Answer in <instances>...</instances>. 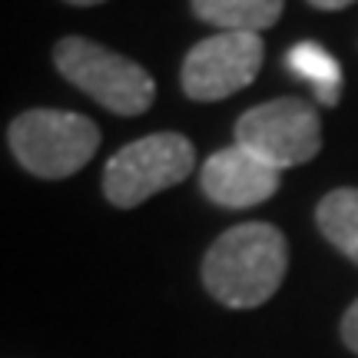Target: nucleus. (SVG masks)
I'll use <instances>...</instances> for the list:
<instances>
[{
	"mask_svg": "<svg viewBox=\"0 0 358 358\" xmlns=\"http://www.w3.org/2000/svg\"><path fill=\"white\" fill-rule=\"evenodd\" d=\"M289 268V243L272 222H239L206 249L199 275L226 308H259L279 292Z\"/></svg>",
	"mask_w": 358,
	"mask_h": 358,
	"instance_id": "nucleus-1",
	"label": "nucleus"
},
{
	"mask_svg": "<svg viewBox=\"0 0 358 358\" xmlns=\"http://www.w3.org/2000/svg\"><path fill=\"white\" fill-rule=\"evenodd\" d=\"M53 64L66 83L83 90L110 113L140 116L156 100V80L146 66L87 37H64L53 47Z\"/></svg>",
	"mask_w": 358,
	"mask_h": 358,
	"instance_id": "nucleus-2",
	"label": "nucleus"
},
{
	"mask_svg": "<svg viewBox=\"0 0 358 358\" xmlns=\"http://www.w3.org/2000/svg\"><path fill=\"white\" fill-rule=\"evenodd\" d=\"M13 159L40 179H66L100 150V127L70 110H27L7 127Z\"/></svg>",
	"mask_w": 358,
	"mask_h": 358,
	"instance_id": "nucleus-3",
	"label": "nucleus"
},
{
	"mask_svg": "<svg viewBox=\"0 0 358 358\" xmlns=\"http://www.w3.org/2000/svg\"><path fill=\"white\" fill-rule=\"evenodd\" d=\"M196 169V146L182 133L163 129L116 150L103 166V196L116 209H136L156 192L179 186Z\"/></svg>",
	"mask_w": 358,
	"mask_h": 358,
	"instance_id": "nucleus-4",
	"label": "nucleus"
},
{
	"mask_svg": "<svg viewBox=\"0 0 358 358\" xmlns=\"http://www.w3.org/2000/svg\"><path fill=\"white\" fill-rule=\"evenodd\" d=\"M236 143L272 169L302 166L322 150V116L299 96L259 103L236 120Z\"/></svg>",
	"mask_w": 358,
	"mask_h": 358,
	"instance_id": "nucleus-5",
	"label": "nucleus"
},
{
	"mask_svg": "<svg viewBox=\"0 0 358 358\" xmlns=\"http://www.w3.org/2000/svg\"><path fill=\"white\" fill-rule=\"evenodd\" d=\"M259 34H213L199 40L179 70L182 93L196 103H216L245 90L262 70Z\"/></svg>",
	"mask_w": 358,
	"mask_h": 358,
	"instance_id": "nucleus-6",
	"label": "nucleus"
},
{
	"mask_svg": "<svg viewBox=\"0 0 358 358\" xmlns=\"http://www.w3.org/2000/svg\"><path fill=\"white\" fill-rule=\"evenodd\" d=\"M282 186V173L262 163L256 153L232 143L216 150L199 169V189L213 206L222 209H252L272 199Z\"/></svg>",
	"mask_w": 358,
	"mask_h": 358,
	"instance_id": "nucleus-7",
	"label": "nucleus"
},
{
	"mask_svg": "<svg viewBox=\"0 0 358 358\" xmlns=\"http://www.w3.org/2000/svg\"><path fill=\"white\" fill-rule=\"evenodd\" d=\"M285 0H192V13L219 34H262L279 24Z\"/></svg>",
	"mask_w": 358,
	"mask_h": 358,
	"instance_id": "nucleus-8",
	"label": "nucleus"
},
{
	"mask_svg": "<svg viewBox=\"0 0 358 358\" xmlns=\"http://www.w3.org/2000/svg\"><path fill=\"white\" fill-rule=\"evenodd\" d=\"M315 226L325 243L358 266V186L325 192L315 206Z\"/></svg>",
	"mask_w": 358,
	"mask_h": 358,
	"instance_id": "nucleus-9",
	"label": "nucleus"
},
{
	"mask_svg": "<svg viewBox=\"0 0 358 358\" xmlns=\"http://www.w3.org/2000/svg\"><path fill=\"white\" fill-rule=\"evenodd\" d=\"M285 70L299 80H308L322 106H335L342 96V66L325 47L312 43V40L295 43L292 50L285 53Z\"/></svg>",
	"mask_w": 358,
	"mask_h": 358,
	"instance_id": "nucleus-10",
	"label": "nucleus"
},
{
	"mask_svg": "<svg viewBox=\"0 0 358 358\" xmlns=\"http://www.w3.org/2000/svg\"><path fill=\"white\" fill-rule=\"evenodd\" d=\"M338 335H342V342H345L348 352H355L358 355V299L345 308V315H342V322H338Z\"/></svg>",
	"mask_w": 358,
	"mask_h": 358,
	"instance_id": "nucleus-11",
	"label": "nucleus"
},
{
	"mask_svg": "<svg viewBox=\"0 0 358 358\" xmlns=\"http://www.w3.org/2000/svg\"><path fill=\"white\" fill-rule=\"evenodd\" d=\"M315 10H345V7H352L355 0H308Z\"/></svg>",
	"mask_w": 358,
	"mask_h": 358,
	"instance_id": "nucleus-12",
	"label": "nucleus"
},
{
	"mask_svg": "<svg viewBox=\"0 0 358 358\" xmlns=\"http://www.w3.org/2000/svg\"><path fill=\"white\" fill-rule=\"evenodd\" d=\"M64 3H73V7H96L103 0H64Z\"/></svg>",
	"mask_w": 358,
	"mask_h": 358,
	"instance_id": "nucleus-13",
	"label": "nucleus"
}]
</instances>
